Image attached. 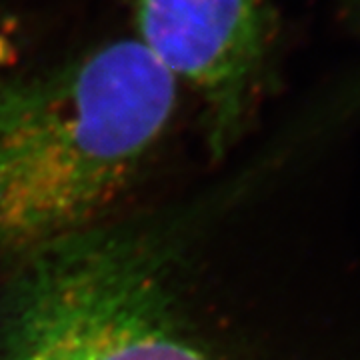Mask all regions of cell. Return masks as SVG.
Segmentation results:
<instances>
[{
    "mask_svg": "<svg viewBox=\"0 0 360 360\" xmlns=\"http://www.w3.org/2000/svg\"><path fill=\"white\" fill-rule=\"evenodd\" d=\"M179 82L116 40L0 89V252L28 258L82 234L167 130Z\"/></svg>",
    "mask_w": 360,
    "mask_h": 360,
    "instance_id": "cell-1",
    "label": "cell"
},
{
    "mask_svg": "<svg viewBox=\"0 0 360 360\" xmlns=\"http://www.w3.org/2000/svg\"><path fill=\"white\" fill-rule=\"evenodd\" d=\"M25 260L0 319V360H224L129 236L82 232Z\"/></svg>",
    "mask_w": 360,
    "mask_h": 360,
    "instance_id": "cell-2",
    "label": "cell"
},
{
    "mask_svg": "<svg viewBox=\"0 0 360 360\" xmlns=\"http://www.w3.org/2000/svg\"><path fill=\"white\" fill-rule=\"evenodd\" d=\"M139 42L176 82L196 89L219 139L243 112L269 40L264 0H134Z\"/></svg>",
    "mask_w": 360,
    "mask_h": 360,
    "instance_id": "cell-3",
    "label": "cell"
},
{
    "mask_svg": "<svg viewBox=\"0 0 360 360\" xmlns=\"http://www.w3.org/2000/svg\"><path fill=\"white\" fill-rule=\"evenodd\" d=\"M2 40H4V39L0 37V54H2Z\"/></svg>",
    "mask_w": 360,
    "mask_h": 360,
    "instance_id": "cell-4",
    "label": "cell"
},
{
    "mask_svg": "<svg viewBox=\"0 0 360 360\" xmlns=\"http://www.w3.org/2000/svg\"><path fill=\"white\" fill-rule=\"evenodd\" d=\"M356 2H360V0H356Z\"/></svg>",
    "mask_w": 360,
    "mask_h": 360,
    "instance_id": "cell-5",
    "label": "cell"
}]
</instances>
